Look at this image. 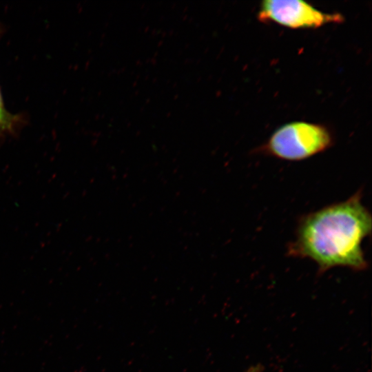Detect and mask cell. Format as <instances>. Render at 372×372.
Instances as JSON below:
<instances>
[{
    "label": "cell",
    "mask_w": 372,
    "mask_h": 372,
    "mask_svg": "<svg viewBox=\"0 0 372 372\" xmlns=\"http://www.w3.org/2000/svg\"><path fill=\"white\" fill-rule=\"evenodd\" d=\"M3 33V27L1 25V24L0 23V36L1 34Z\"/></svg>",
    "instance_id": "cell-6"
},
{
    "label": "cell",
    "mask_w": 372,
    "mask_h": 372,
    "mask_svg": "<svg viewBox=\"0 0 372 372\" xmlns=\"http://www.w3.org/2000/svg\"><path fill=\"white\" fill-rule=\"evenodd\" d=\"M333 143L332 134L327 127L293 121L276 129L262 147V151L279 159L300 161L324 152Z\"/></svg>",
    "instance_id": "cell-2"
},
{
    "label": "cell",
    "mask_w": 372,
    "mask_h": 372,
    "mask_svg": "<svg viewBox=\"0 0 372 372\" xmlns=\"http://www.w3.org/2000/svg\"><path fill=\"white\" fill-rule=\"evenodd\" d=\"M24 123L23 114L8 111L0 89V143L8 136H14Z\"/></svg>",
    "instance_id": "cell-4"
},
{
    "label": "cell",
    "mask_w": 372,
    "mask_h": 372,
    "mask_svg": "<svg viewBox=\"0 0 372 372\" xmlns=\"http://www.w3.org/2000/svg\"><path fill=\"white\" fill-rule=\"evenodd\" d=\"M262 22H273L292 28H317L344 21L340 13H327L301 0H265L258 13Z\"/></svg>",
    "instance_id": "cell-3"
},
{
    "label": "cell",
    "mask_w": 372,
    "mask_h": 372,
    "mask_svg": "<svg viewBox=\"0 0 372 372\" xmlns=\"http://www.w3.org/2000/svg\"><path fill=\"white\" fill-rule=\"evenodd\" d=\"M371 228V215L360 190L346 200L302 216L287 253L313 260L321 272L336 267L363 270L368 264L362 245Z\"/></svg>",
    "instance_id": "cell-1"
},
{
    "label": "cell",
    "mask_w": 372,
    "mask_h": 372,
    "mask_svg": "<svg viewBox=\"0 0 372 372\" xmlns=\"http://www.w3.org/2000/svg\"><path fill=\"white\" fill-rule=\"evenodd\" d=\"M247 372H258V369L257 368H252Z\"/></svg>",
    "instance_id": "cell-5"
}]
</instances>
